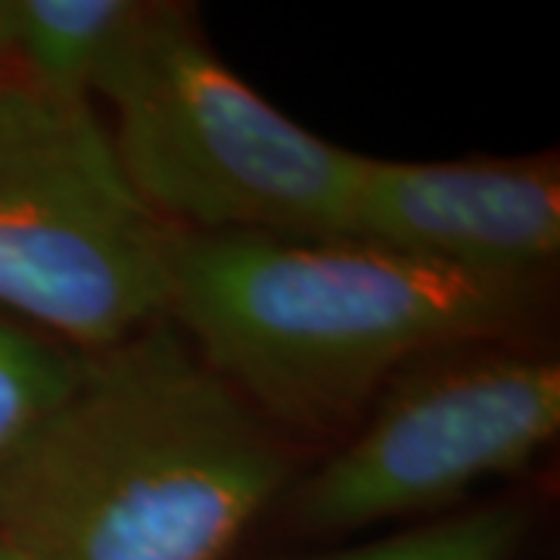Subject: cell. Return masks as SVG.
<instances>
[{
	"label": "cell",
	"mask_w": 560,
	"mask_h": 560,
	"mask_svg": "<svg viewBox=\"0 0 560 560\" xmlns=\"http://www.w3.org/2000/svg\"><path fill=\"white\" fill-rule=\"evenodd\" d=\"M293 452L162 318L84 355L0 460V536L25 560H221Z\"/></svg>",
	"instance_id": "6da1fadb"
},
{
	"label": "cell",
	"mask_w": 560,
	"mask_h": 560,
	"mask_svg": "<svg viewBox=\"0 0 560 560\" xmlns=\"http://www.w3.org/2000/svg\"><path fill=\"white\" fill-rule=\"evenodd\" d=\"M536 280L352 237L178 231L168 318L271 427H346L408 364L521 327Z\"/></svg>",
	"instance_id": "7a4b0ae2"
},
{
	"label": "cell",
	"mask_w": 560,
	"mask_h": 560,
	"mask_svg": "<svg viewBox=\"0 0 560 560\" xmlns=\"http://www.w3.org/2000/svg\"><path fill=\"white\" fill-rule=\"evenodd\" d=\"M143 202L178 231L349 237L364 156L290 121L178 3H147L94 88Z\"/></svg>",
	"instance_id": "3957f363"
},
{
	"label": "cell",
	"mask_w": 560,
	"mask_h": 560,
	"mask_svg": "<svg viewBox=\"0 0 560 560\" xmlns=\"http://www.w3.org/2000/svg\"><path fill=\"white\" fill-rule=\"evenodd\" d=\"M178 228L131 184L91 101L0 79V308L94 355L168 318Z\"/></svg>",
	"instance_id": "277c9868"
},
{
	"label": "cell",
	"mask_w": 560,
	"mask_h": 560,
	"mask_svg": "<svg viewBox=\"0 0 560 560\" xmlns=\"http://www.w3.org/2000/svg\"><path fill=\"white\" fill-rule=\"evenodd\" d=\"M368 427L293 489L302 529L352 533L433 511L474 482L523 470L560 427L555 359L458 346L415 361Z\"/></svg>",
	"instance_id": "5b68a950"
},
{
	"label": "cell",
	"mask_w": 560,
	"mask_h": 560,
	"mask_svg": "<svg viewBox=\"0 0 560 560\" xmlns=\"http://www.w3.org/2000/svg\"><path fill=\"white\" fill-rule=\"evenodd\" d=\"M349 237L486 278L539 283L560 249L558 162L364 156Z\"/></svg>",
	"instance_id": "8992f818"
},
{
	"label": "cell",
	"mask_w": 560,
	"mask_h": 560,
	"mask_svg": "<svg viewBox=\"0 0 560 560\" xmlns=\"http://www.w3.org/2000/svg\"><path fill=\"white\" fill-rule=\"evenodd\" d=\"M143 0H0L7 72L62 101H88L143 13Z\"/></svg>",
	"instance_id": "52a82bcc"
},
{
	"label": "cell",
	"mask_w": 560,
	"mask_h": 560,
	"mask_svg": "<svg viewBox=\"0 0 560 560\" xmlns=\"http://www.w3.org/2000/svg\"><path fill=\"white\" fill-rule=\"evenodd\" d=\"M84 355L0 312V460L79 381Z\"/></svg>",
	"instance_id": "ba28073f"
},
{
	"label": "cell",
	"mask_w": 560,
	"mask_h": 560,
	"mask_svg": "<svg viewBox=\"0 0 560 560\" xmlns=\"http://www.w3.org/2000/svg\"><path fill=\"white\" fill-rule=\"evenodd\" d=\"M521 508L489 504L330 560H508L521 539Z\"/></svg>",
	"instance_id": "9c48e42d"
},
{
	"label": "cell",
	"mask_w": 560,
	"mask_h": 560,
	"mask_svg": "<svg viewBox=\"0 0 560 560\" xmlns=\"http://www.w3.org/2000/svg\"><path fill=\"white\" fill-rule=\"evenodd\" d=\"M0 560H25L20 555V548L13 545V541L7 539V536H0Z\"/></svg>",
	"instance_id": "30bf717a"
},
{
	"label": "cell",
	"mask_w": 560,
	"mask_h": 560,
	"mask_svg": "<svg viewBox=\"0 0 560 560\" xmlns=\"http://www.w3.org/2000/svg\"><path fill=\"white\" fill-rule=\"evenodd\" d=\"M7 75V62H3V57H0V79Z\"/></svg>",
	"instance_id": "8fae6325"
}]
</instances>
